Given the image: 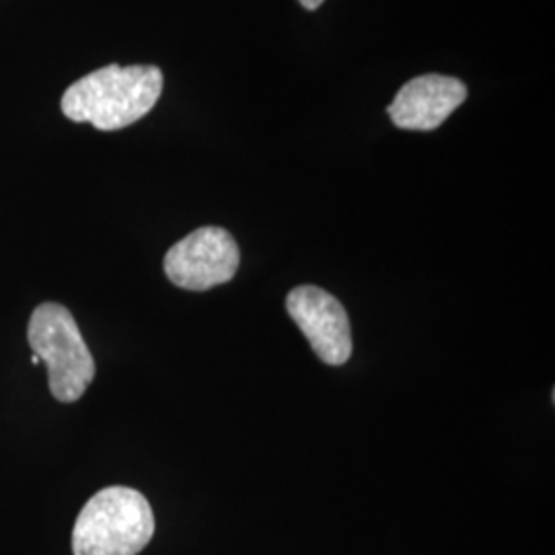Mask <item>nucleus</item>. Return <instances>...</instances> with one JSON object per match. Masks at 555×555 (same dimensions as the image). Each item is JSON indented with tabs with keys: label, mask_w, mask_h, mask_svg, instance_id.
Instances as JSON below:
<instances>
[{
	"label": "nucleus",
	"mask_w": 555,
	"mask_h": 555,
	"mask_svg": "<svg viewBox=\"0 0 555 555\" xmlns=\"http://www.w3.org/2000/svg\"><path fill=\"white\" fill-rule=\"evenodd\" d=\"M155 535V515L139 490L103 488L91 498L73 529L75 555H139Z\"/></svg>",
	"instance_id": "nucleus-2"
},
{
	"label": "nucleus",
	"mask_w": 555,
	"mask_h": 555,
	"mask_svg": "<svg viewBox=\"0 0 555 555\" xmlns=\"http://www.w3.org/2000/svg\"><path fill=\"white\" fill-rule=\"evenodd\" d=\"M27 339L46 364L50 393L60 403L79 401L98 369L73 313L59 302H41L29 318Z\"/></svg>",
	"instance_id": "nucleus-3"
},
{
	"label": "nucleus",
	"mask_w": 555,
	"mask_h": 555,
	"mask_svg": "<svg viewBox=\"0 0 555 555\" xmlns=\"http://www.w3.org/2000/svg\"><path fill=\"white\" fill-rule=\"evenodd\" d=\"M238 245L220 227H202L176 243L163 261L165 274L178 288L204 293L231 282L238 270Z\"/></svg>",
	"instance_id": "nucleus-4"
},
{
	"label": "nucleus",
	"mask_w": 555,
	"mask_h": 555,
	"mask_svg": "<svg viewBox=\"0 0 555 555\" xmlns=\"http://www.w3.org/2000/svg\"><path fill=\"white\" fill-rule=\"evenodd\" d=\"M465 100L467 87L461 80L442 75H424L408 80L387 112L401 130L430 132L437 130Z\"/></svg>",
	"instance_id": "nucleus-6"
},
{
	"label": "nucleus",
	"mask_w": 555,
	"mask_h": 555,
	"mask_svg": "<svg viewBox=\"0 0 555 555\" xmlns=\"http://www.w3.org/2000/svg\"><path fill=\"white\" fill-rule=\"evenodd\" d=\"M300 4H302L305 9H309V11H315V9H319V7L323 4V0H300Z\"/></svg>",
	"instance_id": "nucleus-7"
},
{
	"label": "nucleus",
	"mask_w": 555,
	"mask_h": 555,
	"mask_svg": "<svg viewBox=\"0 0 555 555\" xmlns=\"http://www.w3.org/2000/svg\"><path fill=\"white\" fill-rule=\"evenodd\" d=\"M163 93L157 66L109 64L73 82L62 95V114L103 132L121 130L144 118Z\"/></svg>",
	"instance_id": "nucleus-1"
},
{
	"label": "nucleus",
	"mask_w": 555,
	"mask_h": 555,
	"mask_svg": "<svg viewBox=\"0 0 555 555\" xmlns=\"http://www.w3.org/2000/svg\"><path fill=\"white\" fill-rule=\"evenodd\" d=\"M288 315L309 339L313 352L330 366L352 357V327L344 305L319 286H297L286 298Z\"/></svg>",
	"instance_id": "nucleus-5"
}]
</instances>
